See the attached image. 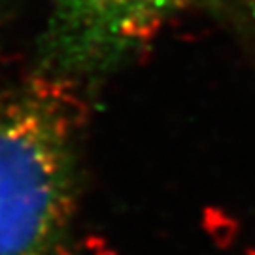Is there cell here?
Returning a JSON list of instances; mask_svg holds the SVG:
<instances>
[{"instance_id": "1", "label": "cell", "mask_w": 255, "mask_h": 255, "mask_svg": "<svg viewBox=\"0 0 255 255\" xmlns=\"http://www.w3.org/2000/svg\"><path fill=\"white\" fill-rule=\"evenodd\" d=\"M83 83L34 70L0 93V255H68Z\"/></svg>"}, {"instance_id": "2", "label": "cell", "mask_w": 255, "mask_h": 255, "mask_svg": "<svg viewBox=\"0 0 255 255\" xmlns=\"http://www.w3.org/2000/svg\"><path fill=\"white\" fill-rule=\"evenodd\" d=\"M197 0H51L36 44L40 72L93 82L118 70Z\"/></svg>"}, {"instance_id": "3", "label": "cell", "mask_w": 255, "mask_h": 255, "mask_svg": "<svg viewBox=\"0 0 255 255\" xmlns=\"http://www.w3.org/2000/svg\"><path fill=\"white\" fill-rule=\"evenodd\" d=\"M8 21V0H0V42H2V32Z\"/></svg>"}]
</instances>
